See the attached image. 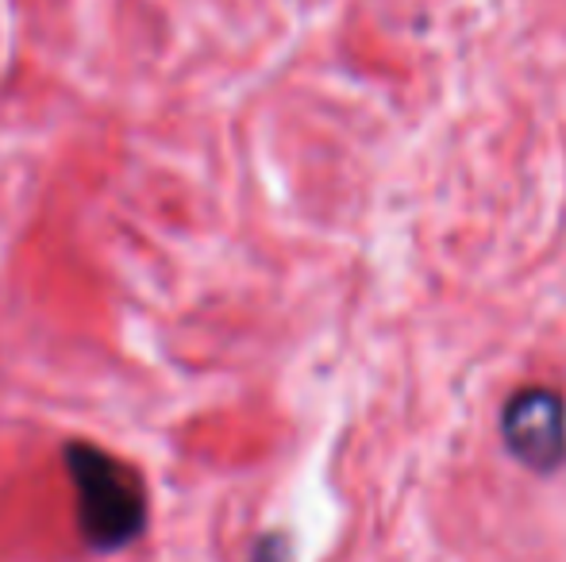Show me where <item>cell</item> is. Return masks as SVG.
I'll list each match as a JSON object with an SVG mask.
<instances>
[{
    "instance_id": "6da1fadb",
    "label": "cell",
    "mask_w": 566,
    "mask_h": 562,
    "mask_svg": "<svg viewBox=\"0 0 566 562\" xmlns=\"http://www.w3.org/2000/svg\"><path fill=\"white\" fill-rule=\"evenodd\" d=\"M66 474L77 497V528L93 551H119L147 528V489L143 478L93 443H70Z\"/></svg>"
},
{
    "instance_id": "7a4b0ae2",
    "label": "cell",
    "mask_w": 566,
    "mask_h": 562,
    "mask_svg": "<svg viewBox=\"0 0 566 562\" xmlns=\"http://www.w3.org/2000/svg\"><path fill=\"white\" fill-rule=\"evenodd\" d=\"M501 439L521 466L552 474L566 458V401L547 385L513 393L501 413Z\"/></svg>"
},
{
    "instance_id": "3957f363",
    "label": "cell",
    "mask_w": 566,
    "mask_h": 562,
    "mask_svg": "<svg viewBox=\"0 0 566 562\" xmlns=\"http://www.w3.org/2000/svg\"><path fill=\"white\" fill-rule=\"evenodd\" d=\"M251 562H290V548H285L282 536H266V540H259Z\"/></svg>"
}]
</instances>
